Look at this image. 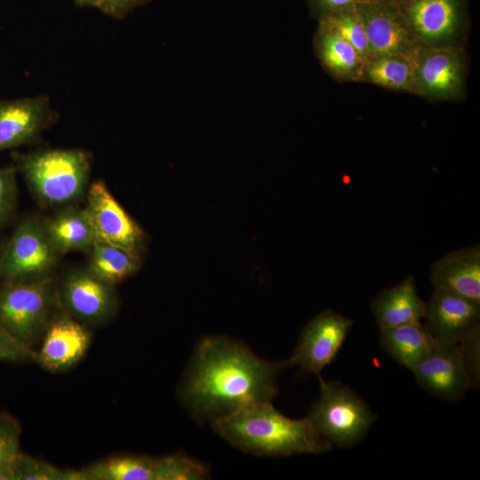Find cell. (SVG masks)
<instances>
[{"label":"cell","instance_id":"cell-15","mask_svg":"<svg viewBox=\"0 0 480 480\" xmlns=\"http://www.w3.org/2000/svg\"><path fill=\"white\" fill-rule=\"evenodd\" d=\"M91 338L82 322L69 314L60 315L48 324L36 363L52 372L65 371L84 356Z\"/></svg>","mask_w":480,"mask_h":480},{"label":"cell","instance_id":"cell-30","mask_svg":"<svg viewBox=\"0 0 480 480\" xmlns=\"http://www.w3.org/2000/svg\"><path fill=\"white\" fill-rule=\"evenodd\" d=\"M16 168L8 167L0 169V225L9 216L15 200Z\"/></svg>","mask_w":480,"mask_h":480},{"label":"cell","instance_id":"cell-31","mask_svg":"<svg viewBox=\"0 0 480 480\" xmlns=\"http://www.w3.org/2000/svg\"><path fill=\"white\" fill-rule=\"evenodd\" d=\"M364 0H307L311 14L318 20Z\"/></svg>","mask_w":480,"mask_h":480},{"label":"cell","instance_id":"cell-6","mask_svg":"<svg viewBox=\"0 0 480 480\" xmlns=\"http://www.w3.org/2000/svg\"><path fill=\"white\" fill-rule=\"evenodd\" d=\"M58 253L51 244L43 222L24 219L15 228L0 256V276L6 281L45 277Z\"/></svg>","mask_w":480,"mask_h":480},{"label":"cell","instance_id":"cell-3","mask_svg":"<svg viewBox=\"0 0 480 480\" xmlns=\"http://www.w3.org/2000/svg\"><path fill=\"white\" fill-rule=\"evenodd\" d=\"M19 169L39 201L50 206L76 200L85 190L91 156L82 149H45L17 156Z\"/></svg>","mask_w":480,"mask_h":480},{"label":"cell","instance_id":"cell-17","mask_svg":"<svg viewBox=\"0 0 480 480\" xmlns=\"http://www.w3.org/2000/svg\"><path fill=\"white\" fill-rule=\"evenodd\" d=\"M434 289L460 295L480 304V247L450 252L436 260L430 270Z\"/></svg>","mask_w":480,"mask_h":480},{"label":"cell","instance_id":"cell-19","mask_svg":"<svg viewBox=\"0 0 480 480\" xmlns=\"http://www.w3.org/2000/svg\"><path fill=\"white\" fill-rule=\"evenodd\" d=\"M379 329L420 322L425 316L426 302L416 291L413 276L381 291L371 305Z\"/></svg>","mask_w":480,"mask_h":480},{"label":"cell","instance_id":"cell-34","mask_svg":"<svg viewBox=\"0 0 480 480\" xmlns=\"http://www.w3.org/2000/svg\"><path fill=\"white\" fill-rule=\"evenodd\" d=\"M1 252H2V250H0V256H1Z\"/></svg>","mask_w":480,"mask_h":480},{"label":"cell","instance_id":"cell-5","mask_svg":"<svg viewBox=\"0 0 480 480\" xmlns=\"http://www.w3.org/2000/svg\"><path fill=\"white\" fill-rule=\"evenodd\" d=\"M54 295L47 277L6 281L0 287V326L31 348L52 319Z\"/></svg>","mask_w":480,"mask_h":480},{"label":"cell","instance_id":"cell-32","mask_svg":"<svg viewBox=\"0 0 480 480\" xmlns=\"http://www.w3.org/2000/svg\"><path fill=\"white\" fill-rule=\"evenodd\" d=\"M150 0H105L100 11L115 18L121 19L136 7Z\"/></svg>","mask_w":480,"mask_h":480},{"label":"cell","instance_id":"cell-11","mask_svg":"<svg viewBox=\"0 0 480 480\" xmlns=\"http://www.w3.org/2000/svg\"><path fill=\"white\" fill-rule=\"evenodd\" d=\"M352 325L353 321L340 314L322 311L304 327L297 348L286 360L288 366L300 365L318 376L334 360Z\"/></svg>","mask_w":480,"mask_h":480},{"label":"cell","instance_id":"cell-25","mask_svg":"<svg viewBox=\"0 0 480 480\" xmlns=\"http://www.w3.org/2000/svg\"><path fill=\"white\" fill-rule=\"evenodd\" d=\"M13 480H84L81 469L61 468L23 453L11 460Z\"/></svg>","mask_w":480,"mask_h":480},{"label":"cell","instance_id":"cell-2","mask_svg":"<svg viewBox=\"0 0 480 480\" xmlns=\"http://www.w3.org/2000/svg\"><path fill=\"white\" fill-rule=\"evenodd\" d=\"M215 431L234 447L254 455L278 457L320 454L332 444L306 418H288L271 402L243 408L212 421Z\"/></svg>","mask_w":480,"mask_h":480},{"label":"cell","instance_id":"cell-28","mask_svg":"<svg viewBox=\"0 0 480 480\" xmlns=\"http://www.w3.org/2000/svg\"><path fill=\"white\" fill-rule=\"evenodd\" d=\"M20 427L9 413L0 412V465L10 462L20 452Z\"/></svg>","mask_w":480,"mask_h":480},{"label":"cell","instance_id":"cell-12","mask_svg":"<svg viewBox=\"0 0 480 480\" xmlns=\"http://www.w3.org/2000/svg\"><path fill=\"white\" fill-rule=\"evenodd\" d=\"M60 300L68 313L83 324L100 325L110 320L117 309L114 285L88 269H75L63 279Z\"/></svg>","mask_w":480,"mask_h":480},{"label":"cell","instance_id":"cell-7","mask_svg":"<svg viewBox=\"0 0 480 480\" xmlns=\"http://www.w3.org/2000/svg\"><path fill=\"white\" fill-rule=\"evenodd\" d=\"M355 8L364 27L371 57L412 53L422 46L401 8L393 1L364 0L356 4Z\"/></svg>","mask_w":480,"mask_h":480},{"label":"cell","instance_id":"cell-27","mask_svg":"<svg viewBox=\"0 0 480 480\" xmlns=\"http://www.w3.org/2000/svg\"><path fill=\"white\" fill-rule=\"evenodd\" d=\"M321 19H325L331 23L341 36L357 51L364 62L371 57L364 27L355 5L340 9Z\"/></svg>","mask_w":480,"mask_h":480},{"label":"cell","instance_id":"cell-24","mask_svg":"<svg viewBox=\"0 0 480 480\" xmlns=\"http://www.w3.org/2000/svg\"><path fill=\"white\" fill-rule=\"evenodd\" d=\"M156 458L124 454L104 459L81 469L84 480H154Z\"/></svg>","mask_w":480,"mask_h":480},{"label":"cell","instance_id":"cell-22","mask_svg":"<svg viewBox=\"0 0 480 480\" xmlns=\"http://www.w3.org/2000/svg\"><path fill=\"white\" fill-rule=\"evenodd\" d=\"M418 51L412 53H385L372 56L364 62L362 81L388 90L416 94Z\"/></svg>","mask_w":480,"mask_h":480},{"label":"cell","instance_id":"cell-23","mask_svg":"<svg viewBox=\"0 0 480 480\" xmlns=\"http://www.w3.org/2000/svg\"><path fill=\"white\" fill-rule=\"evenodd\" d=\"M87 269L98 278L115 285L133 275L140 256L124 248L94 240Z\"/></svg>","mask_w":480,"mask_h":480},{"label":"cell","instance_id":"cell-9","mask_svg":"<svg viewBox=\"0 0 480 480\" xmlns=\"http://www.w3.org/2000/svg\"><path fill=\"white\" fill-rule=\"evenodd\" d=\"M95 240L140 255L145 234L101 180L91 184L85 206Z\"/></svg>","mask_w":480,"mask_h":480},{"label":"cell","instance_id":"cell-20","mask_svg":"<svg viewBox=\"0 0 480 480\" xmlns=\"http://www.w3.org/2000/svg\"><path fill=\"white\" fill-rule=\"evenodd\" d=\"M43 225L51 244L59 255L91 249L95 240L85 207H67L43 222Z\"/></svg>","mask_w":480,"mask_h":480},{"label":"cell","instance_id":"cell-8","mask_svg":"<svg viewBox=\"0 0 480 480\" xmlns=\"http://www.w3.org/2000/svg\"><path fill=\"white\" fill-rule=\"evenodd\" d=\"M424 319L438 342L461 346L480 340V304L460 295L434 289Z\"/></svg>","mask_w":480,"mask_h":480},{"label":"cell","instance_id":"cell-26","mask_svg":"<svg viewBox=\"0 0 480 480\" xmlns=\"http://www.w3.org/2000/svg\"><path fill=\"white\" fill-rule=\"evenodd\" d=\"M209 476V468L190 456L172 454L156 458L154 480H196Z\"/></svg>","mask_w":480,"mask_h":480},{"label":"cell","instance_id":"cell-14","mask_svg":"<svg viewBox=\"0 0 480 480\" xmlns=\"http://www.w3.org/2000/svg\"><path fill=\"white\" fill-rule=\"evenodd\" d=\"M464 60L457 45L421 46L416 54L417 95L448 100L464 89Z\"/></svg>","mask_w":480,"mask_h":480},{"label":"cell","instance_id":"cell-1","mask_svg":"<svg viewBox=\"0 0 480 480\" xmlns=\"http://www.w3.org/2000/svg\"><path fill=\"white\" fill-rule=\"evenodd\" d=\"M287 362H268L241 343L222 336L197 346L179 390L180 398L199 420L212 422L247 406L271 402L276 379Z\"/></svg>","mask_w":480,"mask_h":480},{"label":"cell","instance_id":"cell-4","mask_svg":"<svg viewBox=\"0 0 480 480\" xmlns=\"http://www.w3.org/2000/svg\"><path fill=\"white\" fill-rule=\"evenodd\" d=\"M320 396L308 417L332 445L349 448L368 432L376 416L364 401L339 381H325L319 375Z\"/></svg>","mask_w":480,"mask_h":480},{"label":"cell","instance_id":"cell-18","mask_svg":"<svg viewBox=\"0 0 480 480\" xmlns=\"http://www.w3.org/2000/svg\"><path fill=\"white\" fill-rule=\"evenodd\" d=\"M314 44L320 62L334 78L346 82L363 80L364 60L325 19L318 20Z\"/></svg>","mask_w":480,"mask_h":480},{"label":"cell","instance_id":"cell-16","mask_svg":"<svg viewBox=\"0 0 480 480\" xmlns=\"http://www.w3.org/2000/svg\"><path fill=\"white\" fill-rule=\"evenodd\" d=\"M52 120L46 96L0 100V152L34 141Z\"/></svg>","mask_w":480,"mask_h":480},{"label":"cell","instance_id":"cell-13","mask_svg":"<svg viewBox=\"0 0 480 480\" xmlns=\"http://www.w3.org/2000/svg\"><path fill=\"white\" fill-rule=\"evenodd\" d=\"M412 372L425 390L449 401L461 399L475 386L465 357L456 344L437 341Z\"/></svg>","mask_w":480,"mask_h":480},{"label":"cell","instance_id":"cell-21","mask_svg":"<svg viewBox=\"0 0 480 480\" xmlns=\"http://www.w3.org/2000/svg\"><path fill=\"white\" fill-rule=\"evenodd\" d=\"M380 332L383 350L411 371L437 342L421 322L380 329Z\"/></svg>","mask_w":480,"mask_h":480},{"label":"cell","instance_id":"cell-29","mask_svg":"<svg viewBox=\"0 0 480 480\" xmlns=\"http://www.w3.org/2000/svg\"><path fill=\"white\" fill-rule=\"evenodd\" d=\"M0 361L28 363L36 361V353L22 345L0 326Z\"/></svg>","mask_w":480,"mask_h":480},{"label":"cell","instance_id":"cell-10","mask_svg":"<svg viewBox=\"0 0 480 480\" xmlns=\"http://www.w3.org/2000/svg\"><path fill=\"white\" fill-rule=\"evenodd\" d=\"M398 5L422 46L455 45L467 20L466 0H416Z\"/></svg>","mask_w":480,"mask_h":480},{"label":"cell","instance_id":"cell-33","mask_svg":"<svg viewBox=\"0 0 480 480\" xmlns=\"http://www.w3.org/2000/svg\"><path fill=\"white\" fill-rule=\"evenodd\" d=\"M105 0H75V3L79 6L97 7L100 10Z\"/></svg>","mask_w":480,"mask_h":480}]
</instances>
